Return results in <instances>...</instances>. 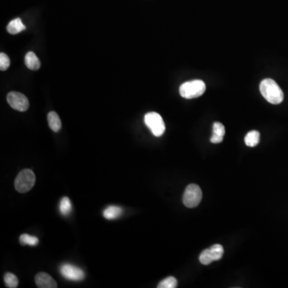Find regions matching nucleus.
<instances>
[{
    "label": "nucleus",
    "mask_w": 288,
    "mask_h": 288,
    "mask_svg": "<svg viewBox=\"0 0 288 288\" xmlns=\"http://www.w3.org/2000/svg\"><path fill=\"white\" fill-rule=\"evenodd\" d=\"M47 122H48L49 127L54 132H58L62 127V123L60 120V116L54 111H51V112L48 113Z\"/></svg>",
    "instance_id": "nucleus-12"
},
{
    "label": "nucleus",
    "mask_w": 288,
    "mask_h": 288,
    "mask_svg": "<svg viewBox=\"0 0 288 288\" xmlns=\"http://www.w3.org/2000/svg\"><path fill=\"white\" fill-rule=\"evenodd\" d=\"M36 184V176L32 170L24 169L18 175L15 180V187L19 193L30 191Z\"/></svg>",
    "instance_id": "nucleus-3"
},
{
    "label": "nucleus",
    "mask_w": 288,
    "mask_h": 288,
    "mask_svg": "<svg viewBox=\"0 0 288 288\" xmlns=\"http://www.w3.org/2000/svg\"><path fill=\"white\" fill-rule=\"evenodd\" d=\"M60 213L62 214L64 216L69 215L72 211V205H71V200L68 197H64L61 199L60 204Z\"/></svg>",
    "instance_id": "nucleus-16"
},
{
    "label": "nucleus",
    "mask_w": 288,
    "mask_h": 288,
    "mask_svg": "<svg viewBox=\"0 0 288 288\" xmlns=\"http://www.w3.org/2000/svg\"><path fill=\"white\" fill-rule=\"evenodd\" d=\"M202 197L200 187L196 184H190L186 188L183 197V202L187 208H195L202 200Z\"/></svg>",
    "instance_id": "nucleus-5"
},
{
    "label": "nucleus",
    "mask_w": 288,
    "mask_h": 288,
    "mask_svg": "<svg viewBox=\"0 0 288 288\" xmlns=\"http://www.w3.org/2000/svg\"><path fill=\"white\" fill-rule=\"evenodd\" d=\"M225 135V127L220 123H215L213 124V134L211 138L212 143H219L223 140Z\"/></svg>",
    "instance_id": "nucleus-10"
},
{
    "label": "nucleus",
    "mask_w": 288,
    "mask_h": 288,
    "mask_svg": "<svg viewBox=\"0 0 288 288\" xmlns=\"http://www.w3.org/2000/svg\"><path fill=\"white\" fill-rule=\"evenodd\" d=\"M19 242L22 245H29L34 247L39 243V240L37 237L29 236L27 234H23L19 237Z\"/></svg>",
    "instance_id": "nucleus-17"
},
{
    "label": "nucleus",
    "mask_w": 288,
    "mask_h": 288,
    "mask_svg": "<svg viewBox=\"0 0 288 288\" xmlns=\"http://www.w3.org/2000/svg\"><path fill=\"white\" fill-rule=\"evenodd\" d=\"M260 90L264 99L271 104H279L284 98L283 92L273 79H264L260 83Z\"/></svg>",
    "instance_id": "nucleus-1"
},
{
    "label": "nucleus",
    "mask_w": 288,
    "mask_h": 288,
    "mask_svg": "<svg viewBox=\"0 0 288 288\" xmlns=\"http://www.w3.org/2000/svg\"><path fill=\"white\" fill-rule=\"evenodd\" d=\"M4 282L6 286L9 288L17 287L19 284V280L16 275L12 273H7L4 275Z\"/></svg>",
    "instance_id": "nucleus-18"
},
{
    "label": "nucleus",
    "mask_w": 288,
    "mask_h": 288,
    "mask_svg": "<svg viewBox=\"0 0 288 288\" xmlns=\"http://www.w3.org/2000/svg\"><path fill=\"white\" fill-rule=\"evenodd\" d=\"M11 61L9 57L5 53L0 54V70L1 71H6L9 68Z\"/></svg>",
    "instance_id": "nucleus-20"
},
{
    "label": "nucleus",
    "mask_w": 288,
    "mask_h": 288,
    "mask_svg": "<svg viewBox=\"0 0 288 288\" xmlns=\"http://www.w3.org/2000/svg\"><path fill=\"white\" fill-rule=\"evenodd\" d=\"M123 214V209L120 207L110 206L103 211V216L108 220L118 219Z\"/></svg>",
    "instance_id": "nucleus-14"
},
{
    "label": "nucleus",
    "mask_w": 288,
    "mask_h": 288,
    "mask_svg": "<svg viewBox=\"0 0 288 288\" xmlns=\"http://www.w3.org/2000/svg\"><path fill=\"white\" fill-rule=\"evenodd\" d=\"M7 30L9 32L10 34L16 35L19 34V32L26 30V26L23 24V22L20 19H15L11 21L7 26Z\"/></svg>",
    "instance_id": "nucleus-13"
},
{
    "label": "nucleus",
    "mask_w": 288,
    "mask_h": 288,
    "mask_svg": "<svg viewBox=\"0 0 288 288\" xmlns=\"http://www.w3.org/2000/svg\"><path fill=\"white\" fill-rule=\"evenodd\" d=\"M223 247L220 244H215L211 248L202 251L199 255V261L204 265H208L213 261L221 260L223 255Z\"/></svg>",
    "instance_id": "nucleus-6"
},
{
    "label": "nucleus",
    "mask_w": 288,
    "mask_h": 288,
    "mask_svg": "<svg viewBox=\"0 0 288 288\" xmlns=\"http://www.w3.org/2000/svg\"><path fill=\"white\" fill-rule=\"evenodd\" d=\"M36 283L40 288H56L57 282L52 277L45 272H40L36 276Z\"/></svg>",
    "instance_id": "nucleus-9"
},
{
    "label": "nucleus",
    "mask_w": 288,
    "mask_h": 288,
    "mask_svg": "<svg viewBox=\"0 0 288 288\" xmlns=\"http://www.w3.org/2000/svg\"><path fill=\"white\" fill-rule=\"evenodd\" d=\"M24 62L26 68L32 70V71H37V70L40 69V66H41L40 60L38 58L37 55L32 51L26 53V55H25Z\"/></svg>",
    "instance_id": "nucleus-11"
},
{
    "label": "nucleus",
    "mask_w": 288,
    "mask_h": 288,
    "mask_svg": "<svg viewBox=\"0 0 288 288\" xmlns=\"http://www.w3.org/2000/svg\"><path fill=\"white\" fill-rule=\"evenodd\" d=\"M8 103L15 110L26 111L29 108V101L23 94L17 92H10L7 97Z\"/></svg>",
    "instance_id": "nucleus-7"
},
{
    "label": "nucleus",
    "mask_w": 288,
    "mask_h": 288,
    "mask_svg": "<svg viewBox=\"0 0 288 288\" xmlns=\"http://www.w3.org/2000/svg\"><path fill=\"white\" fill-rule=\"evenodd\" d=\"M260 132L257 131H251L247 133L244 140H245V143L247 146L254 148V147L258 145V142H260Z\"/></svg>",
    "instance_id": "nucleus-15"
},
{
    "label": "nucleus",
    "mask_w": 288,
    "mask_h": 288,
    "mask_svg": "<svg viewBox=\"0 0 288 288\" xmlns=\"http://www.w3.org/2000/svg\"><path fill=\"white\" fill-rule=\"evenodd\" d=\"M60 274L64 279L71 281H81L84 279V271L76 266L64 264L60 268Z\"/></svg>",
    "instance_id": "nucleus-8"
},
{
    "label": "nucleus",
    "mask_w": 288,
    "mask_h": 288,
    "mask_svg": "<svg viewBox=\"0 0 288 288\" xmlns=\"http://www.w3.org/2000/svg\"><path fill=\"white\" fill-rule=\"evenodd\" d=\"M178 282L175 277H167L162 280L158 285V288H175L177 286Z\"/></svg>",
    "instance_id": "nucleus-19"
},
{
    "label": "nucleus",
    "mask_w": 288,
    "mask_h": 288,
    "mask_svg": "<svg viewBox=\"0 0 288 288\" xmlns=\"http://www.w3.org/2000/svg\"><path fill=\"white\" fill-rule=\"evenodd\" d=\"M144 123L155 136L160 137L164 134L166 129L164 122L161 116L158 113L149 112L145 114Z\"/></svg>",
    "instance_id": "nucleus-4"
},
{
    "label": "nucleus",
    "mask_w": 288,
    "mask_h": 288,
    "mask_svg": "<svg viewBox=\"0 0 288 288\" xmlns=\"http://www.w3.org/2000/svg\"><path fill=\"white\" fill-rule=\"evenodd\" d=\"M205 91H206V85L204 81L199 79L184 82L180 88V96L187 99L199 97L204 95Z\"/></svg>",
    "instance_id": "nucleus-2"
}]
</instances>
